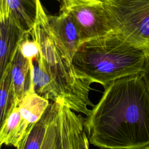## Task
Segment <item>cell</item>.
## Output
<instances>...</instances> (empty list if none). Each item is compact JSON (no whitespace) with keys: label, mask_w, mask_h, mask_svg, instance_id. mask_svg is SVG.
Segmentation results:
<instances>
[{"label":"cell","mask_w":149,"mask_h":149,"mask_svg":"<svg viewBox=\"0 0 149 149\" xmlns=\"http://www.w3.org/2000/svg\"><path fill=\"white\" fill-rule=\"evenodd\" d=\"M141 76L146 82V84L147 85V88L149 91V52L148 53V56H147V63L146 65L145 71Z\"/></svg>","instance_id":"ac0fdd59"},{"label":"cell","mask_w":149,"mask_h":149,"mask_svg":"<svg viewBox=\"0 0 149 149\" xmlns=\"http://www.w3.org/2000/svg\"><path fill=\"white\" fill-rule=\"evenodd\" d=\"M89 144L86 133L84 129L77 136L74 144V149H90Z\"/></svg>","instance_id":"e0dca14e"},{"label":"cell","mask_w":149,"mask_h":149,"mask_svg":"<svg viewBox=\"0 0 149 149\" xmlns=\"http://www.w3.org/2000/svg\"><path fill=\"white\" fill-rule=\"evenodd\" d=\"M115 32L149 49V0H103Z\"/></svg>","instance_id":"277c9868"},{"label":"cell","mask_w":149,"mask_h":149,"mask_svg":"<svg viewBox=\"0 0 149 149\" xmlns=\"http://www.w3.org/2000/svg\"><path fill=\"white\" fill-rule=\"evenodd\" d=\"M84 127L89 143L101 149L149 147V91L142 76L105 86Z\"/></svg>","instance_id":"6da1fadb"},{"label":"cell","mask_w":149,"mask_h":149,"mask_svg":"<svg viewBox=\"0 0 149 149\" xmlns=\"http://www.w3.org/2000/svg\"><path fill=\"white\" fill-rule=\"evenodd\" d=\"M16 106L9 63L0 83V129Z\"/></svg>","instance_id":"5bb4252c"},{"label":"cell","mask_w":149,"mask_h":149,"mask_svg":"<svg viewBox=\"0 0 149 149\" xmlns=\"http://www.w3.org/2000/svg\"><path fill=\"white\" fill-rule=\"evenodd\" d=\"M49 104L48 100L39 96L34 91H29L23 96L17 106L27 134L41 118Z\"/></svg>","instance_id":"8fae6325"},{"label":"cell","mask_w":149,"mask_h":149,"mask_svg":"<svg viewBox=\"0 0 149 149\" xmlns=\"http://www.w3.org/2000/svg\"><path fill=\"white\" fill-rule=\"evenodd\" d=\"M30 77L31 86L29 91H34L48 101L51 100L52 102L59 101L64 104L63 94L40 54L33 61Z\"/></svg>","instance_id":"ba28073f"},{"label":"cell","mask_w":149,"mask_h":149,"mask_svg":"<svg viewBox=\"0 0 149 149\" xmlns=\"http://www.w3.org/2000/svg\"><path fill=\"white\" fill-rule=\"evenodd\" d=\"M59 102L58 123L59 144L58 149H74V144L79 133L84 129V119L80 114Z\"/></svg>","instance_id":"9c48e42d"},{"label":"cell","mask_w":149,"mask_h":149,"mask_svg":"<svg viewBox=\"0 0 149 149\" xmlns=\"http://www.w3.org/2000/svg\"><path fill=\"white\" fill-rule=\"evenodd\" d=\"M51 34L63 55L72 62V58L81 44L79 29L72 18L60 12L57 16L48 15Z\"/></svg>","instance_id":"52a82bcc"},{"label":"cell","mask_w":149,"mask_h":149,"mask_svg":"<svg viewBox=\"0 0 149 149\" xmlns=\"http://www.w3.org/2000/svg\"><path fill=\"white\" fill-rule=\"evenodd\" d=\"M148 52L113 32L81 43L72 63L81 76L104 88L118 79L142 75Z\"/></svg>","instance_id":"7a4b0ae2"},{"label":"cell","mask_w":149,"mask_h":149,"mask_svg":"<svg viewBox=\"0 0 149 149\" xmlns=\"http://www.w3.org/2000/svg\"><path fill=\"white\" fill-rule=\"evenodd\" d=\"M52 112L46 134L41 149H58L59 144V129L58 112L59 102H52Z\"/></svg>","instance_id":"9a60e30c"},{"label":"cell","mask_w":149,"mask_h":149,"mask_svg":"<svg viewBox=\"0 0 149 149\" xmlns=\"http://www.w3.org/2000/svg\"><path fill=\"white\" fill-rule=\"evenodd\" d=\"M30 34L26 33L19 42V48L23 56L30 65V71L33 68V61L39 54V45L33 38L30 39Z\"/></svg>","instance_id":"2e32d148"},{"label":"cell","mask_w":149,"mask_h":149,"mask_svg":"<svg viewBox=\"0 0 149 149\" xmlns=\"http://www.w3.org/2000/svg\"><path fill=\"white\" fill-rule=\"evenodd\" d=\"M59 11L72 18L81 43L115 32L103 0H63Z\"/></svg>","instance_id":"5b68a950"},{"label":"cell","mask_w":149,"mask_h":149,"mask_svg":"<svg viewBox=\"0 0 149 149\" xmlns=\"http://www.w3.org/2000/svg\"><path fill=\"white\" fill-rule=\"evenodd\" d=\"M12 15L23 30L30 34L35 21V2L21 0H6Z\"/></svg>","instance_id":"4fadbf2b"},{"label":"cell","mask_w":149,"mask_h":149,"mask_svg":"<svg viewBox=\"0 0 149 149\" xmlns=\"http://www.w3.org/2000/svg\"><path fill=\"white\" fill-rule=\"evenodd\" d=\"M35 5V21L30 36L38 44L39 54L62 92L64 104L74 112L88 116L91 111L88 107L94 105L89 97L91 83L78 73L59 49L41 2L36 0Z\"/></svg>","instance_id":"3957f363"},{"label":"cell","mask_w":149,"mask_h":149,"mask_svg":"<svg viewBox=\"0 0 149 149\" xmlns=\"http://www.w3.org/2000/svg\"><path fill=\"white\" fill-rule=\"evenodd\" d=\"M26 33L12 15L6 0H0V83L19 42Z\"/></svg>","instance_id":"8992f818"},{"label":"cell","mask_w":149,"mask_h":149,"mask_svg":"<svg viewBox=\"0 0 149 149\" xmlns=\"http://www.w3.org/2000/svg\"><path fill=\"white\" fill-rule=\"evenodd\" d=\"M52 105L50 103L41 118L21 140L16 149H41L50 120Z\"/></svg>","instance_id":"7c38bea8"},{"label":"cell","mask_w":149,"mask_h":149,"mask_svg":"<svg viewBox=\"0 0 149 149\" xmlns=\"http://www.w3.org/2000/svg\"><path fill=\"white\" fill-rule=\"evenodd\" d=\"M143 149H149V147H146V148H144Z\"/></svg>","instance_id":"d6986e66"},{"label":"cell","mask_w":149,"mask_h":149,"mask_svg":"<svg viewBox=\"0 0 149 149\" xmlns=\"http://www.w3.org/2000/svg\"><path fill=\"white\" fill-rule=\"evenodd\" d=\"M10 65L16 104L17 105L23 96L29 91L31 86L30 65L28 61L22 55L19 44Z\"/></svg>","instance_id":"30bf717a"}]
</instances>
